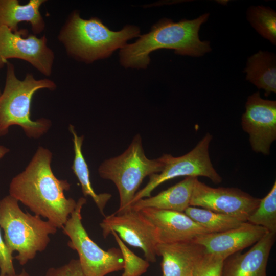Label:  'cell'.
<instances>
[{"label": "cell", "instance_id": "cell-1", "mask_svg": "<svg viewBox=\"0 0 276 276\" xmlns=\"http://www.w3.org/2000/svg\"><path fill=\"white\" fill-rule=\"evenodd\" d=\"M52 159L48 149L38 147L25 169L11 180L9 195L35 215L47 219L57 228H62L77 202L65 197L64 192L70 190V184L55 176Z\"/></svg>", "mask_w": 276, "mask_h": 276}, {"label": "cell", "instance_id": "cell-2", "mask_svg": "<svg viewBox=\"0 0 276 276\" xmlns=\"http://www.w3.org/2000/svg\"><path fill=\"white\" fill-rule=\"evenodd\" d=\"M209 17L205 13L193 20L183 19L176 22L168 18L160 19L149 33L120 50L121 64L126 68H146L150 63L149 54L160 49H173L180 55H204L211 48L209 41L200 40L198 32Z\"/></svg>", "mask_w": 276, "mask_h": 276}, {"label": "cell", "instance_id": "cell-3", "mask_svg": "<svg viewBox=\"0 0 276 276\" xmlns=\"http://www.w3.org/2000/svg\"><path fill=\"white\" fill-rule=\"evenodd\" d=\"M139 27L127 25L121 30H110L97 17L81 18L74 11L60 30L58 40L73 58L91 63L110 56L123 48L128 40L140 36Z\"/></svg>", "mask_w": 276, "mask_h": 276}, {"label": "cell", "instance_id": "cell-4", "mask_svg": "<svg viewBox=\"0 0 276 276\" xmlns=\"http://www.w3.org/2000/svg\"><path fill=\"white\" fill-rule=\"evenodd\" d=\"M6 65L5 87L0 95V136L7 134L10 126L17 125L28 137L39 138L50 129L52 123L44 118L36 121L31 119L32 99L37 90H53L56 85L49 79H36L30 73L21 80L16 76L14 65L8 61Z\"/></svg>", "mask_w": 276, "mask_h": 276}, {"label": "cell", "instance_id": "cell-5", "mask_svg": "<svg viewBox=\"0 0 276 276\" xmlns=\"http://www.w3.org/2000/svg\"><path fill=\"white\" fill-rule=\"evenodd\" d=\"M0 227L8 250L12 254L17 252L14 258L21 265L45 250L50 242L49 236L57 230L40 216L23 212L18 201L10 195L0 200Z\"/></svg>", "mask_w": 276, "mask_h": 276}, {"label": "cell", "instance_id": "cell-6", "mask_svg": "<svg viewBox=\"0 0 276 276\" xmlns=\"http://www.w3.org/2000/svg\"><path fill=\"white\" fill-rule=\"evenodd\" d=\"M163 167L159 157L150 159L146 156L140 134L133 137L122 153L103 162L98 168L100 176L113 182L119 194L120 206L116 213L130 209L144 178L160 172Z\"/></svg>", "mask_w": 276, "mask_h": 276}, {"label": "cell", "instance_id": "cell-7", "mask_svg": "<svg viewBox=\"0 0 276 276\" xmlns=\"http://www.w3.org/2000/svg\"><path fill=\"white\" fill-rule=\"evenodd\" d=\"M86 202L84 197L78 200L74 211L62 228L70 238L67 245L77 252L81 267L87 276H106L122 270L124 261L120 249L103 250L91 239L84 227L81 210Z\"/></svg>", "mask_w": 276, "mask_h": 276}, {"label": "cell", "instance_id": "cell-8", "mask_svg": "<svg viewBox=\"0 0 276 276\" xmlns=\"http://www.w3.org/2000/svg\"><path fill=\"white\" fill-rule=\"evenodd\" d=\"M212 139V135L207 133L193 149L180 156L163 154L159 157L164 164L162 170L149 176L147 184L135 195L132 204L140 199L150 197L151 192L160 184L178 177L203 176L215 184L221 182L222 178L214 168L210 157L209 146Z\"/></svg>", "mask_w": 276, "mask_h": 276}, {"label": "cell", "instance_id": "cell-9", "mask_svg": "<svg viewBox=\"0 0 276 276\" xmlns=\"http://www.w3.org/2000/svg\"><path fill=\"white\" fill-rule=\"evenodd\" d=\"M100 226L104 238L115 232L122 241L141 249L147 261L156 262L159 243L156 229L140 211L131 208L121 213L115 212L105 216Z\"/></svg>", "mask_w": 276, "mask_h": 276}, {"label": "cell", "instance_id": "cell-10", "mask_svg": "<svg viewBox=\"0 0 276 276\" xmlns=\"http://www.w3.org/2000/svg\"><path fill=\"white\" fill-rule=\"evenodd\" d=\"M25 31L13 32L0 26V69L11 58L25 60L45 76L52 72L55 55L47 44L45 35L38 38L34 34L24 35Z\"/></svg>", "mask_w": 276, "mask_h": 276}, {"label": "cell", "instance_id": "cell-11", "mask_svg": "<svg viewBox=\"0 0 276 276\" xmlns=\"http://www.w3.org/2000/svg\"><path fill=\"white\" fill-rule=\"evenodd\" d=\"M261 199L237 188H213L195 179L190 206L240 218L247 221Z\"/></svg>", "mask_w": 276, "mask_h": 276}, {"label": "cell", "instance_id": "cell-12", "mask_svg": "<svg viewBox=\"0 0 276 276\" xmlns=\"http://www.w3.org/2000/svg\"><path fill=\"white\" fill-rule=\"evenodd\" d=\"M241 117L243 130L249 135L252 150L267 155L276 139V101L265 100L259 91L249 96Z\"/></svg>", "mask_w": 276, "mask_h": 276}, {"label": "cell", "instance_id": "cell-13", "mask_svg": "<svg viewBox=\"0 0 276 276\" xmlns=\"http://www.w3.org/2000/svg\"><path fill=\"white\" fill-rule=\"evenodd\" d=\"M267 232L262 226L245 222L224 232L200 235L193 241L202 245L207 253L225 260L233 254L255 244Z\"/></svg>", "mask_w": 276, "mask_h": 276}, {"label": "cell", "instance_id": "cell-14", "mask_svg": "<svg viewBox=\"0 0 276 276\" xmlns=\"http://www.w3.org/2000/svg\"><path fill=\"white\" fill-rule=\"evenodd\" d=\"M140 211L156 229L159 243L193 241L210 233L184 212L145 208Z\"/></svg>", "mask_w": 276, "mask_h": 276}, {"label": "cell", "instance_id": "cell-15", "mask_svg": "<svg viewBox=\"0 0 276 276\" xmlns=\"http://www.w3.org/2000/svg\"><path fill=\"white\" fill-rule=\"evenodd\" d=\"M275 233L266 234L247 251L238 252L224 261L222 276H267L266 267Z\"/></svg>", "mask_w": 276, "mask_h": 276}, {"label": "cell", "instance_id": "cell-16", "mask_svg": "<svg viewBox=\"0 0 276 276\" xmlns=\"http://www.w3.org/2000/svg\"><path fill=\"white\" fill-rule=\"evenodd\" d=\"M206 253L193 241L158 243L157 255L162 257L163 276H192L199 260Z\"/></svg>", "mask_w": 276, "mask_h": 276}, {"label": "cell", "instance_id": "cell-17", "mask_svg": "<svg viewBox=\"0 0 276 276\" xmlns=\"http://www.w3.org/2000/svg\"><path fill=\"white\" fill-rule=\"evenodd\" d=\"M45 0H30L21 5L17 0H0V26H5L13 32L18 31L20 22H29L33 34L41 33L45 22L40 12Z\"/></svg>", "mask_w": 276, "mask_h": 276}, {"label": "cell", "instance_id": "cell-18", "mask_svg": "<svg viewBox=\"0 0 276 276\" xmlns=\"http://www.w3.org/2000/svg\"><path fill=\"white\" fill-rule=\"evenodd\" d=\"M187 177L176 185L163 191L155 196L144 198L134 202L131 208L140 211L145 208L184 212L189 207L195 179Z\"/></svg>", "mask_w": 276, "mask_h": 276}, {"label": "cell", "instance_id": "cell-19", "mask_svg": "<svg viewBox=\"0 0 276 276\" xmlns=\"http://www.w3.org/2000/svg\"><path fill=\"white\" fill-rule=\"evenodd\" d=\"M244 72L246 79L264 90L268 97L276 92V58L274 53L259 51L249 57Z\"/></svg>", "mask_w": 276, "mask_h": 276}, {"label": "cell", "instance_id": "cell-20", "mask_svg": "<svg viewBox=\"0 0 276 276\" xmlns=\"http://www.w3.org/2000/svg\"><path fill=\"white\" fill-rule=\"evenodd\" d=\"M68 129L73 135L74 144V158L71 167L72 171L80 183L84 196H90L100 213L104 215V209L112 195L108 193L97 194L93 189L88 167L82 151L84 136H78L72 125H69Z\"/></svg>", "mask_w": 276, "mask_h": 276}, {"label": "cell", "instance_id": "cell-21", "mask_svg": "<svg viewBox=\"0 0 276 276\" xmlns=\"http://www.w3.org/2000/svg\"><path fill=\"white\" fill-rule=\"evenodd\" d=\"M184 213L210 233L224 232L247 222L238 217L196 206H189Z\"/></svg>", "mask_w": 276, "mask_h": 276}, {"label": "cell", "instance_id": "cell-22", "mask_svg": "<svg viewBox=\"0 0 276 276\" xmlns=\"http://www.w3.org/2000/svg\"><path fill=\"white\" fill-rule=\"evenodd\" d=\"M247 18L256 31L273 44H276V13L264 6H252L247 11Z\"/></svg>", "mask_w": 276, "mask_h": 276}, {"label": "cell", "instance_id": "cell-23", "mask_svg": "<svg viewBox=\"0 0 276 276\" xmlns=\"http://www.w3.org/2000/svg\"><path fill=\"white\" fill-rule=\"evenodd\" d=\"M247 222L262 226L268 232L276 233V182L256 210L248 217Z\"/></svg>", "mask_w": 276, "mask_h": 276}, {"label": "cell", "instance_id": "cell-24", "mask_svg": "<svg viewBox=\"0 0 276 276\" xmlns=\"http://www.w3.org/2000/svg\"><path fill=\"white\" fill-rule=\"evenodd\" d=\"M121 252L124 261V271L121 276H141L150 266L149 262L136 255L124 244L115 232H111Z\"/></svg>", "mask_w": 276, "mask_h": 276}, {"label": "cell", "instance_id": "cell-25", "mask_svg": "<svg viewBox=\"0 0 276 276\" xmlns=\"http://www.w3.org/2000/svg\"><path fill=\"white\" fill-rule=\"evenodd\" d=\"M224 261L206 252L196 265L192 276H222Z\"/></svg>", "mask_w": 276, "mask_h": 276}, {"label": "cell", "instance_id": "cell-26", "mask_svg": "<svg viewBox=\"0 0 276 276\" xmlns=\"http://www.w3.org/2000/svg\"><path fill=\"white\" fill-rule=\"evenodd\" d=\"M45 276H87L83 272L78 259H72L67 263L48 269Z\"/></svg>", "mask_w": 276, "mask_h": 276}, {"label": "cell", "instance_id": "cell-27", "mask_svg": "<svg viewBox=\"0 0 276 276\" xmlns=\"http://www.w3.org/2000/svg\"><path fill=\"white\" fill-rule=\"evenodd\" d=\"M12 254L9 252L5 243L0 229V275L16 274Z\"/></svg>", "mask_w": 276, "mask_h": 276}, {"label": "cell", "instance_id": "cell-28", "mask_svg": "<svg viewBox=\"0 0 276 276\" xmlns=\"http://www.w3.org/2000/svg\"><path fill=\"white\" fill-rule=\"evenodd\" d=\"M9 151V149L5 146L0 145V159Z\"/></svg>", "mask_w": 276, "mask_h": 276}, {"label": "cell", "instance_id": "cell-29", "mask_svg": "<svg viewBox=\"0 0 276 276\" xmlns=\"http://www.w3.org/2000/svg\"><path fill=\"white\" fill-rule=\"evenodd\" d=\"M0 276H30V275L25 269H23L18 275H16V274L14 275H0Z\"/></svg>", "mask_w": 276, "mask_h": 276}, {"label": "cell", "instance_id": "cell-30", "mask_svg": "<svg viewBox=\"0 0 276 276\" xmlns=\"http://www.w3.org/2000/svg\"><path fill=\"white\" fill-rule=\"evenodd\" d=\"M1 94H2V92H1V89H0V95H1Z\"/></svg>", "mask_w": 276, "mask_h": 276}]
</instances>
